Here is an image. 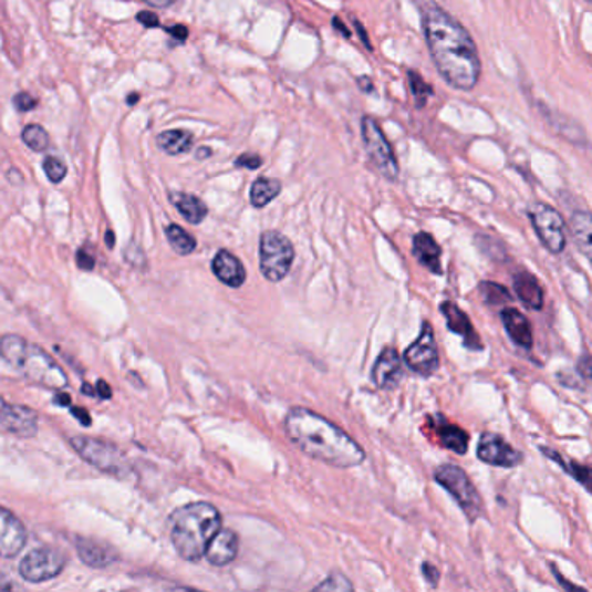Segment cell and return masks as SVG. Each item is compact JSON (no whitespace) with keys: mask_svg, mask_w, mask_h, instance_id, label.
Here are the masks:
<instances>
[{"mask_svg":"<svg viewBox=\"0 0 592 592\" xmlns=\"http://www.w3.org/2000/svg\"><path fill=\"white\" fill-rule=\"evenodd\" d=\"M27 544V530L17 516L2 509L0 518V552L4 558H14Z\"/></svg>","mask_w":592,"mask_h":592,"instance_id":"5bb4252c","label":"cell"},{"mask_svg":"<svg viewBox=\"0 0 592 592\" xmlns=\"http://www.w3.org/2000/svg\"><path fill=\"white\" fill-rule=\"evenodd\" d=\"M403 377L402 359L395 347H386L375 362L372 381L380 390H392L398 386Z\"/></svg>","mask_w":592,"mask_h":592,"instance_id":"2e32d148","label":"cell"},{"mask_svg":"<svg viewBox=\"0 0 592 592\" xmlns=\"http://www.w3.org/2000/svg\"><path fill=\"white\" fill-rule=\"evenodd\" d=\"M362 137L372 166L380 170L381 176H384L387 181H396L399 174L398 160H396L393 146L387 142L386 134L374 118L363 117Z\"/></svg>","mask_w":592,"mask_h":592,"instance_id":"ba28073f","label":"cell"},{"mask_svg":"<svg viewBox=\"0 0 592 592\" xmlns=\"http://www.w3.org/2000/svg\"><path fill=\"white\" fill-rule=\"evenodd\" d=\"M39 417L32 408L23 405H11L8 399H2V432L18 438H33L39 433Z\"/></svg>","mask_w":592,"mask_h":592,"instance_id":"4fadbf2b","label":"cell"},{"mask_svg":"<svg viewBox=\"0 0 592 592\" xmlns=\"http://www.w3.org/2000/svg\"><path fill=\"white\" fill-rule=\"evenodd\" d=\"M287 438L311 459L332 468H355L365 460V451L341 427L308 408H292L285 417Z\"/></svg>","mask_w":592,"mask_h":592,"instance_id":"7a4b0ae2","label":"cell"},{"mask_svg":"<svg viewBox=\"0 0 592 592\" xmlns=\"http://www.w3.org/2000/svg\"><path fill=\"white\" fill-rule=\"evenodd\" d=\"M65 557L56 549L41 548L33 549L20 563V573L24 581L32 584L51 581L60 575L65 569Z\"/></svg>","mask_w":592,"mask_h":592,"instance_id":"30bf717a","label":"cell"},{"mask_svg":"<svg viewBox=\"0 0 592 592\" xmlns=\"http://www.w3.org/2000/svg\"><path fill=\"white\" fill-rule=\"evenodd\" d=\"M54 403L63 405V407H70V405H72V399H70L69 395H58L56 398H54Z\"/></svg>","mask_w":592,"mask_h":592,"instance_id":"7dc6e473","label":"cell"},{"mask_svg":"<svg viewBox=\"0 0 592 592\" xmlns=\"http://www.w3.org/2000/svg\"><path fill=\"white\" fill-rule=\"evenodd\" d=\"M356 30H359L360 37L363 39V44L367 45L368 49L371 48V41H368L367 33H365V29H363L362 24L359 23V21H355Z\"/></svg>","mask_w":592,"mask_h":592,"instance_id":"bcb514c9","label":"cell"},{"mask_svg":"<svg viewBox=\"0 0 592 592\" xmlns=\"http://www.w3.org/2000/svg\"><path fill=\"white\" fill-rule=\"evenodd\" d=\"M166 32L169 33V35H173L178 42H185L186 39H188V29H186L185 24L170 27V29H166Z\"/></svg>","mask_w":592,"mask_h":592,"instance_id":"60d3db41","label":"cell"},{"mask_svg":"<svg viewBox=\"0 0 592 592\" xmlns=\"http://www.w3.org/2000/svg\"><path fill=\"white\" fill-rule=\"evenodd\" d=\"M136 101H137V96H136V94H133V96L129 97L131 105H134V103H136Z\"/></svg>","mask_w":592,"mask_h":592,"instance_id":"f907efd6","label":"cell"},{"mask_svg":"<svg viewBox=\"0 0 592 592\" xmlns=\"http://www.w3.org/2000/svg\"><path fill=\"white\" fill-rule=\"evenodd\" d=\"M44 173L45 176H48L49 181L54 183V185H58V183H61L63 181V179H65L66 166L65 164H63V162L60 160V158L45 157Z\"/></svg>","mask_w":592,"mask_h":592,"instance_id":"d6a6232c","label":"cell"},{"mask_svg":"<svg viewBox=\"0 0 592 592\" xmlns=\"http://www.w3.org/2000/svg\"><path fill=\"white\" fill-rule=\"evenodd\" d=\"M96 395L101 396L103 399H108L110 396H112V390L106 386L105 381H100V383H97Z\"/></svg>","mask_w":592,"mask_h":592,"instance_id":"7bdbcfd3","label":"cell"},{"mask_svg":"<svg viewBox=\"0 0 592 592\" xmlns=\"http://www.w3.org/2000/svg\"><path fill=\"white\" fill-rule=\"evenodd\" d=\"M210 154H212V152H210V148L197 149V158H200V160H204V158H209Z\"/></svg>","mask_w":592,"mask_h":592,"instance_id":"c3c4849f","label":"cell"},{"mask_svg":"<svg viewBox=\"0 0 592 592\" xmlns=\"http://www.w3.org/2000/svg\"><path fill=\"white\" fill-rule=\"evenodd\" d=\"M195 137L190 131L174 129L166 131L157 137L158 148L164 152V154L170 155V157H176V155L186 154L190 152L191 146H194Z\"/></svg>","mask_w":592,"mask_h":592,"instance_id":"d4e9b609","label":"cell"},{"mask_svg":"<svg viewBox=\"0 0 592 592\" xmlns=\"http://www.w3.org/2000/svg\"><path fill=\"white\" fill-rule=\"evenodd\" d=\"M528 216L532 221L533 230L546 249L551 255H561L567 247V231H564V221L561 214L554 207L536 201L528 209Z\"/></svg>","mask_w":592,"mask_h":592,"instance_id":"9c48e42d","label":"cell"},{"mask_svg":"<svg viewBox=\"0 0 592 592\" xmlns=\"http://www.w3.org/2000/svg\"><path fill=\"white\" fill-rule=\"evenodd\" d=\"M423 573H424V579H426V581L429 582V584L432 585L438 584L439 573H438V570H436L432 563L423 564Z\"/></svg>","mask_w":592,"mask_h":592,"instance_id":"ab89813d","label":"cell"},{"mask_svg":"<svg viewBox=\"0 0 592 592\" xmlns=\"http://www.w3.org/2000/svg\"><path fill=\"white\" fill-rule=\"evenodd\" d=\"M403 360L415 374L424 375V377L438 371L439 353L432 323L424 322L419 337L407 347Z\"/></svg>","mask_w":592,"mask_h":592,"instance_id":"8fae6325","label":"cell"},{"mask_svg":"<svg viewBox=\"0 0 592 592\" xmlns=\"http://www.w3.org/2000/svg\"><path fill=\"white\" fill-rule=\"evenodd\" d=\"M235 166L246 167V169L256 170L262 166V158L258 157V155L246 154L235 160Z\"/></svg>","mask_w":592,"mask_h":592,"instance_id":"d590c367","label":"cell"},{"mask_svg":"<svg viewBox=\"0 0 592 592\" xmlns=\"http://www.w3.org/2000/svg\"><path fill=\"white\" fill-rule=\"evenodd\" d=\"M476 454H478V459L484 460L485 464L499 466V468H516L523 460L521 451L512 448L502 436L496 435V433H485L481 436Z\"/></svg>","mask_w":592,"mask_h":592,"instance_id":"7c38bea8","label":"cell"},{"mask_svg":"<svg viewBox=\"0 0 592 592\" xmlns=\"http://www.w3.org/2000/svg\"><path fill=\"white\" fill-rule=\"evenodd\" d=\"M212 271L222 283L231 289H238L246 283L247 274L242 261L228 250H219L216 255L212 261Z\"/></svg>","mask_w":592,"mask_h":592,"instance_id":"ac0fdd59","label":"cell"},{"mask_svg":"<svg viewBox=\"0 0 592 592\" xmlns=\"http://www.w3.org/2000/svg\"><path fill=\"white\" fill-rule=\"evenodd\" d=\"M481 295H484L487 304H494V307H500V304H508L511 301V294H509L506 287L500 283L484 282L480 285Z\"/></svg>","mask_w":592,"mask_h":592,"instance_id":"4dcf8cb0","label":"cell"},{"mask_svg":"<svg viewBox=\"0 0 592 592\" xmlns=\"http://www.w3.org/2000/svg\"><path fill=\"white\" fill-rule=\"evenodd\" d=\"M435 480L436 484L442 485L456 499L460 509L468 515L469 520L475 521L481 515L484 500H481L480 494L476 490L471 478L459 466L445 464L442 468L436 469Z\"/></svg>","mask_w":592,"mask_h":592,"instance_id":"8992f818","label":"cell"},{"mask_svg":"<svg viewBox=\"0 0 592 592\" xmlns=\"http://www.w3.org/2000/svg\"><path fill=\"white\" fill-rule=\"evenodd\" d=\"M70 445L75 448V451L85 463L91 464L100 471L108 472V475L117 476V478H124L131 471V464L124 451L115 447V445L108 444V442L73 436L70 439Z\"/></svg>","mask_w":592,"mask_h":592,"instance_id":"5b68a950","label":"cell"},{"mask_svg":"<svg viewBox=\"0 0 592 592\" xmlns=\"http://www.w3.org/2000/svg\"><path fill=\"white\" fill-rule=\"evenodd\" d=\"M2 359L9 363L23 380L44 390H63L69 384L65 372L51 356L35 344L24 341L20 335L6 334L0 341Z\"/></svg>","mask_w":592,"mask_h":592,"instance_id":"277c9868","label":"cell"},{"mask_svg":"<svg viewBox=\"0 0 592 592\" xmlns=\"http://www.w3.org/2000/svg\"><path fill=\"white\" fill-rule=\"evenodd\" d=\"M280 191H282V183L279 179H256L255 185L250 188V204L258 207V209L267 207L270 201L279 197Z\"/></svg>","mask_w":592,"mask_h":592,"instance_id":"4316f807","label":"cell"},{"mask_svg":"<svg viewBox=\"0 0 592 592\" xmlns=\"http://www.w3.org/2000/svg\"><path fill=\"white\" fill-rule=\"evenodd\" d=\"M515 291L525 307L530 308V310L539 311L544 308V291L532 273L521 271V273L516 274Z\"/></svg>","mask_w":592,"mask_h":592,"instance_id":"7402d4cb","label":"cell"},{"mask_svg":"<svg viewBox=\"0 0 592 592\" xmlns=\"http://www.w3.org/2000/svg\"><path fill=\"white\" fill-rule=\"evenodd\" d=\"M408 81H411V91L414 94L415 100H417V105L423 106L426 103L427 96H432L433 90L429 85L424 82V79L420 77L419 73L411 70L408 72Z\"/></svg>","mask_w":592,"mask_h":592,"instance_id":"1f68e13d","label":"cell"},{"mask_svg":"<svg viewBox=\"0 0 592 592\" xmlns=\"http://www.w3.org/2000/svg\"><path fill=\"white\" fill-rule=\"evenodd\" d=\"M75 546H77L79 558L91 569H108L115 561H118V552L97 540L81 537Z\"/></svg>","mask_w":592,"mask_h":592,"instance_id":"e0dca14e","label":"cell"},{"mask_svg":"<svg viewBox=\"0 0 592 592\" xmlns=\"http://www.w3.org/2000/svg\"><path fill=\"white\" fill-rule=\"evenodd\" d=\"M570 228H572L577 247L592 262V214L585 212V210H577V212H573Z\"/></svg>","mask_w":592,"mask_h":592,"instance_id":"cb8c5ba5","label":"cell"},{"mask_svg":"<svg viewBox=\"0 0 592 592\" xmlns=\"http://www.w3.org/2000/svg\"><path fill=\"white\" fill-rule=\"evenodd\" d=\"M435 429L442 447L447 448V450L456 451L459 456H464V454L468 451L469 435L464 432V429H460L459 426L447 423L436 424Z\"/></svg>","mask_w":592,"mask_h":592,"instance_id":"484cf974","label":"cell"},{"mask_svg":"<svg viewBox=\"0 0 592 592\" xmlns=\"http://www.w3.org/2000/svg\"><path fill=\"white\" fill-rule=\"evenodd\" d=\"M72 414L77 417L79 420H81L84 426H91V415L90 412L85 411V408H72Z\"/></svg>","mask_w":592,"mask_h":592,"instance_id":"b9f144b4","label":"cell"},{"mask_svg":"<svg viewBox=\"0 0 592 592\" xmlns=\"http://www.w3.org/2000/svg\"><path fill=\"white\" fill-rule=\"evenodd\" d=\"M502 323L516 346L532 350V325L528 322L527 316L521 314V311L516 310V308H506L502 311Z\"/></svg>","mask_w":592,"mask_h":592,"instance_id":"ffe728a7","label":"cell"},{"mask_svg":"<svg viewBox=\"0 0 592 592\" xmlns=\"http://www.w3.org/2000/svg\"><path fill=\"white\" fill-rule=\"evenodd\" d=\"M170 201L181 212L183 218L191 222V225H200L207 218V214H209L206 204L200 198L195 197V195L173 191L170 194Z\"/></svg>","mask_w":592,"mask_h":592,"instance_id":"603a6c76","label":"cell"},{"mask_svg":"<svg viewBox=\"0 0 592 592\" xmlns=\"http://www.w3.org/2000/svg\"><path fill=\"white\" fill-rule=\"evenodd\" d=\"M21 136H23L24 145L29 146L33 152H44L49 146V134L42 125H27Z\"/></svg>","mask_w":592,"mask_h":592,"instance_id":"f546056e","label":"cell"},{"mask_svg":"<svg viewBox=\"0 0 592 592\" xmlns=\"http://www.w3.org/2000/svg\"><path fill=\"white\" fill-rule=\"evenodd\" d=\"M148 6H154V8H167V6L173 4L174 0H143Z\"/></svg>","mask_w":592,"mask_h":592,"instance_id":"ee69618b","label":"cell"},{"mask_svg":"<svg viewBox=\"0 0 592 592\" xmlns=\"http://www.w3.org/2000/svg\"><path fill=\"white\" fill-rule=\"evenodd\" d=\"M542 450L546 451V456L551 457L552 460H557L564 471L569 472V475L572 476V478H575L585 490H589V492L592 494V468L582 466V464L579 463H573V460L567 463V460H563L558 456V451L549 450V448H542Z\"/></svg>","mask_w":592,"mask_h":592,"instance_id":"83f0119b","label":"cell"},{"mask_svg":"<svg viewBox=\"0 0 592 592\" xmlns=\"http://www.w3.org/2000/svg\"><path fill=\"white\" fill-rule=\"evenodd\" d=\"M439 310H442L445 320H447L448 331L460 335V337L464 339V344H466L469 350L478 351L484 347L480 335L476 334L475 326H472L468 314L464 313L457 304H454V302L450 301L444 302Z\"/></svg>","mask_w":592,"mask_h":592,"instance_id":"9a60e30c","label":"cell"},{"mask_svg":"<svg viewBox=\"0 0 592 592\" xmlns=\"http://www.w3.org/2000/svg\"><path fill=\"white\" fill-rule=\"evenodd\" d=\"M589 2H591V4H592V0H589Z\"/></svg>","mask_w":592,"mask_h":592,"instance_id":"816d5d0a","label":"cell"},{"mask_svg":"<svg viewBox=\"0 0 592 592\" xmlns=\"http://www.w3.org/2000/svg\"><path fill=\"white\" fill-rule=\"evenodd\" d=\"M238 554V537L230 528H221L207 549L206 558L214 567H228Z\"/></svg>","mask_w":592,"mask_h":592,"instance_id":"d6986e66","label":"cell"},{"mask_svg":"<svg viewBox=\"0 0 592 592\" xmlns=\"http://www.w3.org/2000/svg\"><path fill=\"white\" fill-rule=\"evenodd\" d=\"M170 542L179 557L186 561H198L206 557L214 537L222 528L221 515L209 502L188 503L170 515Z\"/></svg>","mask_w":592,"mask_h":592,"instance_id":"3957f363","label":"cell"},{"mask_svg":"<svg viewBox=\"0 0 592 592\" xmlns=\"http://www.w3.org/2000/svg\"><path fill=\"white\" fill-rule=\"evenodd\" d=\"M424 37L439 75L454 90L472 91L481 77V60L471 33L442 8L424 14Z\"/></svg>","mask_w":592,"mask_h":592,"instance_id":"6da1fadb","label":"cell"},{"mask_svg":"<svg viewBox=\"0 0 592 592\" xmlns=\"http://www.w3.org/2000/svg\"><path fill=\"white\" fill-rule=\"evenodd\" d=\"M314 589L316 591H353V584L341 573H334Z\"/></svg>","mask_w":592,"mask_h":592,"instance_id":"836d02e7","label":"cell"},{"mask_svg":"<svg viewBox=\"0 0 592 592\" xmlns=\"http://www.w3.org/2000/svg\"><path fill=\"white\" fill-rule=\"evenodd\" d=\"M167 240L174 252L179 256H190L197 249V240L185 228L178 225H169L166 230Z\"/></svg>","mask_w":592,"mask_h":592,"instance_id":"f1b7e54d","label":"cell"},{"mask_svg":"<svg viewBox=\"0 0 592 592\" xmlns=\"http://www.w3.org/2000/svg\"><path fill=\"white\" fill-rule=\"evenodd\" d=\"M577 368H579V374L584 377V380H592V356L584 355L579 363H577Z\"/></svg>","mask_w":592,"mask_h":592,"instance_id":"74e56055","label":"cell"},{"mask_svg":"<svg viewBox=\"0 0 592 592\" xmlns=\"http://www.w3.org/2000/svg\"><path fill=\"white\" fill-rule=\"evenodd\" d=\"M94 258L87 252V250H79L77 252V264L82 270H93L94 268Z\"/></svg>","mask_w":592,"mask_h":592,"instance_id":"f35d334b","label":"cell"},{"mask_svg":"<svg viewBox=\"0 0 592 592\" xmlns=\"http://www.w3.org/2000/svg\"><path fill=\"white\" fill-rule=\"evenodd\" d=\"M136 20L146 27V29H155V27H160V20H158L157 14L149 11L137 12Z\"/></svg>","mask_w":592,"mask_h":592,"instance_id":"8d00e7d4","label":"cell"},{"mask_svg":"<svg viewBox=\"0 0 592 592\" xmlns=\"http://www.w3.org/2000/svg\"><path fill=\"white\" fill-rule=\"evenodd\" d=\"M332 24H334L335 29H337L339 32L343 33L344 37H351L350 30L344 27L343 21L339 20V18H334Z\"/></svg>","mask_w":592,"mask_h":592,"instance_id":"f6af8a7d","label":"cell"},{"mask_svg":"<svg viewBox=\"0 0 592 592\" xmlns=\"http://www.w3.org/2000/svg\"><path fill=\"white\" fill-rule=\"evenodd\" d=\"M414 256L424 268L435 274H442V249L433 235L420 231L414 237Z\"/></svg>","mask_w":592,"mask_h":592,"instance_id":"44dd1931","label":"cell"},{"mask_svg":"<svg viewBox=\"0 0 592 592\" xmlns=\"http://www.w3.org/2000/svg\"><path fill=\"white\" fill-rule=\"evenodd\" d=\"M12 103H14V108L20 113L32 112V110L37 108V100H33L29 93L17 94Z\"/></svg>","mask_w":592,"mask_h":592,"instance_id":"e575fe53","label":"cell"},{"mask_svg":"<svg viewBox=\"0 0 592 592\" xmlns=\"http://www.w3.org/2000/svg\"><path fill=\"white\" fill-rule=\"evenodd\" d=\"M106 246H108L110 249L115 246V235H113V231H108V233H106Z\"/></svg>","mask_w":592,"mask_h":592,"instance_id":"681fc988","label":"cell"},{"mask_svg":"<svg viewBox=\"0 0 592 592\" xmlns=\"http://www.w3.org/2000/svg\"><path fill=\"white\" fill-rule=\"evenodd\" d=\"M259 261H261V273L270 282H280L285 279L294 262V247L285 235L279 231H267L262 233L261 246H259Z\"/></svg>","mask_w":592,"mask_h":592,"instance_id":"52a82bcc","label":"cell"}]
</instances>
